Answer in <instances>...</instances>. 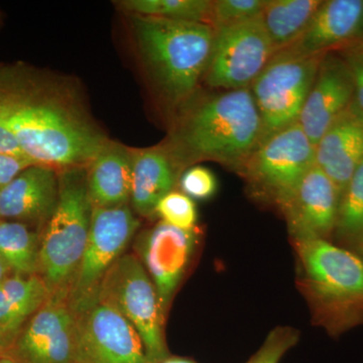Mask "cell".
<instances>
[{
  "mask_svg": "<svg viewBox=\"0 0 363 363\" xmlns=\"http://www.w3.org/2000/svg\"><path fill=\"white\" fill-rule=\"evenodd\" d=\"M4 354L18 363H80L77 322L69 294L50 295Z\"/></svg>",
  "mask_w": 363,
  "mask_h": 363,
  "instance_id": "obj_10",
  "label": "cell"
},
{
  "mask_svg": "<svg viewBox=\"0 0 363 363\" xmlns=\"http://www.w3.org/2000/svg\"><path fill=\"white\" fill-rule=\"evenodd\" d=\"M92 210L86 168L59 171L58 202L40 233L38 274L50 295L69 294L87 245Z\"/></svg>",
  "mask_w": 363,
  "mask_h": 363,
  "instance_id": "obj_5",
  "label": "cell"
},
{
  "mask_svg": "<svg viewBox=\"0 0 363 363\" xmlns=\"http://www.w3.org/2000/svg\"><path fill=\"white\" fill-rule=\"evenodd\" d=\"M0 119L33 164L87 168L109 142L70 79L23 62L0 64Z\"/></svg>",
  "mask_w": 363,
  "mask_h": 363,
  "instance_id": "obj_1",
  "label": "cell"
},
{
  "mask_svg": "<svg viewBox=\"0 0 363 363\" xmlns=\"http://www.w3.org/2000/svg\"><path fill=\"white\" fill-rule=\"evenodd\" d=\"M26 157L0 155V192L11 183L23 169L33 166Z\"/></svg>",
  "mask_w": 363,
  "mask_h": 363,
  "instance_id": "obj_31",
  "label": "cell"
},
{
  "mask_svg": "<svg viewBox=\"0 0 363 363\" xmlns=\"http://www.w3.org/2000/svg\"><path fill=\"white\" fill-rule=\"evenodd\" d=\"M339 201L333 182L313 167L281 209L293 240H328L335 230Z\"/></svg>",
  "mask_w": 363,
  "mask_h": 363,
  "instance_id": "obj_14",
  "label": "cell"
},
{
  "mask_svg": "<svg viewBox=\"0 0 363 363\" xmlns=\"http://www.w3.org/2000/svg\"><path fill=\"white\" fill-rule=\"evenodd\" d=\"M140 226L128 205L93 208L87 245L69 291L73 307L96 296L104 277L125 253Z\"/></svg>",
  "mask_w": 363,
  "mask_h": 363,
  "instance_id": "obj_11",
  "label": "cell"
},
{
  "mask_svg": "<svg viewBox=\"0 0 363 363\" xmlns=\"http://www.w3.org/2000/svg\"><path fill=\"white\" fill-rule=\"evenodd\" d=\"M362 257V259H363V257Z\"/></svg>",
  "mask_w": 363,
  "mask_h": 363,
  "instance_id": "obj_39",
  "label": "cell"
},
{
  "mask_svg": "<svg viewBox=\"0 0 363 363\" xmlns=\"http://www.w3.org/2000/svg\"><path fill=\"white\" fill-rule=\"evenodd\" d=\"M274 54L262 16L216 28L203 80L216 90L250 88Z\"/></svg>",
  "mask_w": 363,
  "mask_h": 363,
  "instance_id": "obj_9",
  "label": "cell"
},
{
  "mask_svg": "<svg viewBox=\"0 0 363 363\" xmlns=\"http://www.w3.org/2000/svg\"><path fill=\"white\" fill-rule=\"evenodd\" d=\"M118 6L130 16L197 21L209 25L212 1L209 0H125Z\"/></svg>",
  "mask_w": 363,
  "mask_h": 363,
  "instance_id": "obj_24",
  "label": "cell"
},
{
  "mask_svg": "<svg viewBox=\"0 0 363 363\" xmlns=\"http://www.w3.org/2000/svg\"><path fill=\"white\" fill-rule=\"evenodd\" d=\"M156 216L182 230H194L198 212L194 200L180 191H172L157 203Z\"/></svg>",
  "mask_w": 363,
  "mask_h": 363,
  "instance_id": "obj_27",
  "label": "cell"
},
{
  "mask_svg": "<svg viewBox=\"0 0 363 363\" xmlns=\"http://www.w3.org/2000/svg\"><path fill=\"white\" fill-rule=\"evenodd\" d=\"M341 58L350 69L353 83V97L348 112L363 123V48L353 43L344 50Z\"/></svg>",
  "mask_w": 363,
  "mask_h": 363,
  "instance_id": "obj_30",
  "label": "cell"
},
{
  "mask_svg": "<svg viewBox=\"0 0 363 363\" xmlns=\"http://www.w3.org/2000/svg\"><path fill=\"white\" fill-rule=\"evenodd\" d=\"M325 54L283 50L274 54L253 81L250 89L262 121L260 143L298 123Z\"/></svg>",
  "mask_w": 363,
  "mask_h": 363,
  "instance_id": "obj_6",
  "label": "cell"
},
{
  "mask_svg": "<svg viewBox=\"0 0 363 363\" xmlns=\"http://www.w3.org/2000/svg\"><path fill=\"white\" fill-rule=\"evenodd\" d=\"M363 33V0H325L300 39L286 49L320 55L354 43Z\"/></svg>",
  "mask_w": 363,
  "mask_h": 363,
  "instance_id": "obj_17",
  "label": "cell"
},
{
  "mask_svg": "<svg viewBox=\"0 0 363 363\" xmlns=\"http://www.w3.org/2000/svg\"><path fill=\"white\" fill-rule=\"evenodd\" d=\"M179 113L168 147L184 168L212 161L240 173L262 140V121L250 88L195 94Z\"/></svg>",
  "mask_w": 363,
  "mask_h": 363,
  "instance_id": "obj_2",
  "label": "cell"
},
{
  "mask_svg": "<svg viewBox=\"0 0 363 363\" xmlns=\"http://www.w3.org/2000/svg\"><path fill=\"white\" fill-rule=\"evenodd\" d=\"M359 252H360V253H362V255L363 257V247L362 248H360Z\"/></svg>",
  "mask_w": 363,
  "mask_h": 363,
  "instance_id": "obj_37",
  "label": "cell"
},
{
  "mask_svg": "<svg viewBox=\"0 0 363 363\" xmlns=\"http://www.w3.org/2000/svg\"><path fill=\"white\" fill-rule=\"evenodd\" d=\"M267 0H216L212 1L209 25L213 30L255 20L262 16Z\"/></svg>",
  "mask_w": 363,
  "mask_h": 363,
  "instance_id": "obj_26",
  "label": "cell"
},
{
  "mask_svg": "<svg viewBox=\"0 0 363 363\" xmlns=\"http://www.w3.org/2000/svg\"><path fill=\"white\" fill-rule=\"evenodd\" d=\"M13 274L11 272V269H9V266L4 262L1 259H0V284L4 281L9 276V274Z\"/></svg>",
  "mask_w": 363,
  "mask_h": 363,
  "instance_id": "obj_34",
  "label": "cell"
},
{
  "mask_svg": "<svg viewBox=\"0 0 363 363\" xmlns=\"http://www.w3.org/2000/svg\"><path fill=\"white\" fill-rule=\"evenodd\" d=\"M133 35L162 99L169 108L187 104L204 79L214 30L197 21L131 16Z\"/></svg>",
  "mask_w": 363,
  "mask_h": 363,
  "instance_id": "obj_3",
  "label": "cell"
},
{
  "mask_svg": "<svg viewBox=\"0 0 363 363\" xmlns=\"http://www.w3.org/2000/svg\"><path fill=\"white\" fill-rule=\"evenodd\" d=\"M315 157L341 197L363 161V123L346 111L317 143Z\"/></svg>",
  "mask_w": 363,
  "mask_h": 363,
  "instance_id": "obj_19",
  "label": "cell"
},
{
  "mask_svg": "<svg viewBox=\"0 0 363 363\" xmlns=\"http://www.w3.org/2000/svg\"><path fill=\"white\" fill-rule=\"evenodd\" d=\"M39 274H11L0 284V350L11 345L21 328L49 298Z\"/></svg>",
  "mask_w": 363,
  "mask_h": 363,
  "instance_id": "obj_21",
  "label": "cell"
},
{
  "mask_svg": "<svg viewBox=\"0 0 363 363\" xmlns=\"http://www.w3.org/2000/svg\"><path fill=\"white\" fill-rule=\"evenodd\" d=\"M300 285L332 335L363 322V259L328 240L294 241Z\"/></svg>",
  "mask_w": 363,
  "mask_h": 363,
  "instance_id": "obj_4",
  "label": "cell"
},
{
  "mask_svg": "<svg viewBox=\"0 0 363 363\" xmlns=\"http://www.w3.org/2000/svg\"><path fill=\"white\" fill-rule=\"evenodd\" d=\"M80 363H150L135 327L97 296L75 306Z\"/></svg>",
  "mask_w": 363,
  "mask_h": 363,
  "instance_id": "obj_12",
  "label": "cell"
},
{
  "mask_svg": "<svg viewBox=\"0 0 363 363\" xmlns=\"http://www.w3.org/2000/svg\"><path fill=\"white\" fill-rule=\"evenodd\" d=\"M315 166V145L297 123L260 143L240 174L255 194L281 209Z\"/></svg>",
  "mask_w": 363,
  "mask_h": 363,
  "instance_id": "obj_8",
  "label": "cell"
},
{
  "mask_svg": "<svg viewBox=\"0 0 363 363\" xmlns=\"http://www.w3.org/2000/svg\"><path fill=\"white\" fill-rule=\"evenodd\" d=\"M152 363H198L192 358L177 357V355L169 354L168 357L162 358L156 362Z\"/></svg>",
  "mask_w": 363,
  "mask_h": 363,
  "instance_id": "obj_33",
  "label": "cell"
},
{
  "mask_svg": "<svg viewBox=\"0 0 363 363\" xmlns=\"http://www.w3.org/2000/svg\"><path fill=\"white\" fill-rule=\"evenodd\" d=\"M179 185L182 192L191 199L208 200L217 192L218 183L211 169L193 166L183 172Z\"/></svg>",
  "mask_w": 363,
  "mask_h": 363,
  "instance_id": "obj_29",
  "label": "cell"
},
{
  "mask_svg": "<svg viewBox=\"0 0 363 363\" xmlns=\"http://www.w3.org/2000/svg\"><path fill=\"white\" fill-rule=\"evenodd\" d=\"M121 313L142 338L150 362L168 357L164 323L156 286L140 260L124 253L104 277L96 294Z\"/></svg>",
  "mask_w": 363,
  "mask_h": 363,
  "instance_id": "obj_7",
  "label": "cell"
},
{
  "mask_svg": "<svg viewBox=\"0 0 363 363\" xmlns=\"http://www.w3.org/2000/svg\"><path fill=\"white\" fill-rule=\"evenodd\" d=\"M197 243L195 229L182 230L162 221L145 229L135 238V255L156 286L164 318L192 262Z\"/></svg>",
  "mask_w": 363,
  "mask_h": 363,
  "instance_id": "obj_13",
  "label": "cell"
},
{
  "mask_svg": "<svg viewBox=\"0 0 363 363\" xmlns=\"http://www.w3.org/2000/svg\"><path fill=\"white\" fill-rule=\"evenodd\" d=\"M352 97L350 69L341 56L326 52L298 121L315 147L332 124L348 111Z\"/></svg>",
  "mask_w": 363,
  "mask_h": 363,
  "instance_id": "obj_15",
  "label": "cell"
},
{
  "mask_svg": "<svg viewBox=\"0 0 363 363\" xmlns=\"http://www.w3.org/2000/svg\"><path fill=\"white\" fill-rule=\"evenodd\" d=\"M0 363H18V362H14L13 358L7 357V355H6V354H2L1 357H0Z\"/></svg>",
  "mask_w": 363,
  "mask_h": 363,
  "instance_id": "obj_35",
  "label": "cell"
},
{
  "mask_svg": "<svg viewBox=\"0 0 363 363\" xmlns=\"http://www.w3.org/2000/svg\"><path fill=\"white\" fill-rule=\"evenodd\" d=\"M2 354H4V353H2V350H0V357H1Z\"/></svg>",
  "mask_w": 363,
  "mask_h": 363,
  "instance_id": "obj_38",
  "label": "cell"
},
{
  "mask_svg": "<svg viewBox=\"0 0 363 363\" xmlns=\"http://www.w3.org/2000/svg\"><path fill=\"white\" fill-rule=\"evenodd\" d=\"M40 233L23 222L0 220V259L20 276L39 272Z\"/></svg>",
  "mask_w": 363,
  "mask_h": 363,
  "instance_id": "obj_23",
  "label": "cell"
},
{
  "mask_svg": "<svg viewBox=\"0 0 363 363\" xmlns=\"http://www.w3.org/2000/svg\"><path fill=\"white\" fill-rule=\"evenodd\" d=\"M354 44L360 45V47L363 48V33L362 35H360L359 39L355 40Z\"/></svg>",
  "mask_w": 363,
  "mask_h": 363,
  "instance_id": "obj_36",
  "label": "cell"
},
{
  "mask_svg": "<svg viewBox=\"0 0 363 363\" xmlns=\"http://www.w3.org/2000/svg\"><path fill=\"white\" fill-rule=\"evenodd\" d=\"M0 155L26 157L16 136L1 119H0Z\"/></svg>",
  "mask_w": 363,
  "mask_h": 363,
  "instance_id": "obj_32",
  "label": "cell"
},
{
  "mask_svg": "<svg viewBox=\"0 0 363 363\" xmlns=\"http://www.w3.org/2000/svg\"><path fill=\"white\" fill-rule=\"evenodd\" d=\"M183 169L168 145L133 150L130 202L136 213L156 216L157 203L175 190Z\"/></svg>",
  "mask_w": 363,
  "mask_h": 363,
  "instance_id": "obj_18",
  "label": "cell"
},
{
  "mask_svg": "<svg viewBox=\"0 0 363 363\" xmlns=\"http://www.w3.org/2000/svg\"><path fill=\"white\" fill-rule=\"evenodd\" d=\"M59 198V171L33 164L0 192V220L23 222L42 233Z\"/></svg>",
  "mask_w": 363,
  "mask_h": 363,
  "instance_id": "obj_16",
  "label": "cell"
},
{
  "mask_svg": "<svg viewBox=\"0 0 363 363\" xmlns=\"http://www.w3.org/2000/svg\"><path fill=\"white\" fill-rule=\"evenodd\" d=\"M334 231L341 240L358 250L363 247V161L341 195Z\"/></svg>",
  "mask_w": 363,
  "mask_h": 363,
  "instance_id": "obj_25",
  "label": "cell"
},
{
  "mask_svg": "<svg viewBox=\"0 0 363 363\" xmlns=\"http://www.w3.org/2000/svg\"><path fill=\"white\" fill-rule=\"evenodd\" d=\"M86 173L93 208L126 206L130 202L133 150L109 140L86 168Z\"/></svg>",
  "mask_w": 363,
  "mask_h": 363,
  "instance_id": "obj_20",
  "label": "cell"
},
{
  "mask_svg": "<svg viewBox=\"0 0 363 363\" xmlns=\"http://www.w3.org/2000/svg\"><path fill=\"white\" fill-rule=\"evenodd\" d=\"M322 0H267L262 21L274 54L295 44L311 23Z\"/></svg>",
  "mask_w": 363,
  "mask_h": 363,
  "instance_id": "obj_22",
  "label": "cell"
},
{
  "mask_svg": "<svg viewBox=\"0 0 363 363\" xmlns=\"http://www.w3.org/2000/svg\"><path fill=\"white\" fill-rule=\"evenodd\" d=\"M300 334L292 327H277L267 334L259 350L245 363H279L298 343Z\"/></svg>",
  "mask_w": 363,
  "mask_h": 363,
  "instance_id": "obj_28",
  "label": "cell"
}]
</instances>
